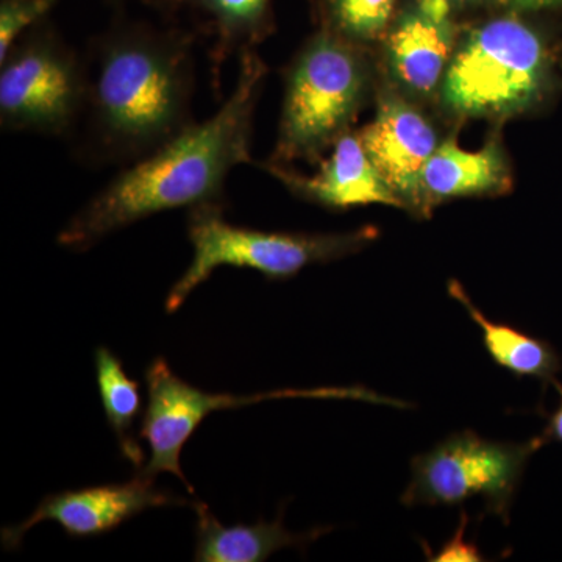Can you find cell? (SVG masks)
Instances as JSON below:
<instances>
[{
    "instance_id": "cell-16",
    "label": "cell",
    "mask_w": 562,
    "mask_h": 562,
    "mask_svg": "<svg viewBox=\"0 0 562 562\" xmlns=\"http://www.w3.org/2000/svg\"><path fill=\"white\" fill-rule=\"evenodd\" d=\"M449 294L464 306L471 319L479 325L487 353L501 368L517 376H535L543 382H557L554 373L560 371L561 362L549 342L525 335L512 325L487 319L473 305L468 292L458 281H450Z\"/></svg>"
},
{
    "instance_id": "cell-15",
    "label": "cell",
    "mask_w": 562,
    "mask_h": 562,
    "mask_svg": "<svg viewBox=\"0 0 562 562\" xmlns=\"http://www.w3.org/2000/svg\"><path fill=\"white\" fill-rule=\"evenodd\" d=\"M198 516L195 524V562H261L286 547L303 549L306 543L316 541L327 530L292 535L284 528L281 516L273 522L233 525L225 527L203 503H192Z\"/></svg>"
},
{
    "instance_id": "cell-12",
    "label": "cell",
    "mask_w": 562,
    "mask_h": 562,
    "mask_svg": "<svg viewBox=\"0 0 562 562\" xmlns=\"http://www.w3.org/2000/svg\"><path fill=\"white\" fill-rule=\"evenodd\" d=\"M447 0H420L403 14L387 40V61L406 91L428 95L438 90L453 57V27Z\"/></svg>"
},
{
    "instance_id": "cell-21",
    "label": "cell",
    "mask_w": 562,
    "mask_h": 562,
    "mask_svg": "<svg viewBox=\"0 0 562 562\" xmlns=\"http://www.w3.org/2000/svg\"><path fill=\"white\" fill-rule=\"evenodd\" d=\"M554 386L560 391L562 398V386L560 383L554 382ZM543 436L546 439H554V441L562 443V401L560 408L553 413V416L550 417L549 425H547L546 431H543Z\"/></svg>"
},
{
    "instance_id": "cell-10",
    "label": "cell",
    "mask_w": 562,
    "mask_h": 562,
    "mask_svg": "<svg viewBox=\"0 0 562 562\" xmlns=\"http://www.w3.org/2000/svg\"><path fill=\"white\" fill-rule=\"evenodd\" d=\"M375 168L403 206L424 213L420 177L438 136L420 111L397 95L380 99L375 120L358 133Z\"/></svg>"
},
{
    "instance_id": "cell-23",
    "label": "cell",
    "mask_w": 562,
    "mask_h": 562,
    "mask_svg": "<svg viewBox=\"0 0 562 562\" xmlns=\"http://www.w3.org/2000/svg\"><path fill=\"white\" fill-rule=\"evenodd\" d=\"M110 3H113V5L120 7L122 0H109Z\"/></svg>"
},
{
    "instance_id": "cell-17",
    "label": "cell",
    "mask_w": 562,
    "mask_h": 562,
    "mask_svg": "<svg viewBox=\"0 0 562 562\" xmlns=\"http://www.w3.org/2000/svg\"><path fill=\"white\" fill-rule=\"evenodd\" d=\"M94 361L106 422L116 435L122 457L139 471L146 464L144 450L133 436V425L140 413L139 384L125 373L120 358L106 347L95 350Z\"/></svg>"
},
{
    "instance_id": "cell-18",
    "label": "cell",
    "mask_w": 562,
    "mask_h": 562,
    "mask_svg": "<svg viewBox=\"0 0 562 562\" xmlns=\"http://www.w3.org/2000/svg\"><path fill=\"white\" fill-rule=\"evenodd\" d=\"M395 0H322L325 31L350 43L382 36L394 11Z\"/></svg>"
},
{
    "instance_id": "cell-13",
    "label": "cell",
    "mask_w": 562,
    "mask_h": 562,
    "mask_svg": "<svg viewBox=\"0 0 562 562\" xmlns=\"http://www.w3.org/2000/svg\"><path fill=\"white\" fill-rule=\"evenodd\" d=\"M168 16L184 14L210 40L214 91H221L225 65L257 50L272 31V0H149Z\"/></svg>"
},
{
    "instance_id": "cell-3",
    "label": "cell",
    "mask_w": 562,
    "mask_h": 562,
    "mask_svg": "<svg viewBox=\"0 0 562 562\" xmlns=\"http://www.w3.org/2000/svg\"><path fill=\"white\" fill-rule=\"evenodd\" d=\"M187 232L194 255L166 299L169 314L176 313L192 291L224 266L254 269L268 280H288L308 266L357 254L376 236L372 227L319 235L254 231L225 221L224 203L188 210Z\"/></svg>"
},
{
    "instance_id": "cell-11",
    "label": "cell",
    "mask_w": 562,
    "mask_h": 562,
    "mask_svg": "<svg viewBox=\"0 0 562 562\" xmlns=\"http://www.w3.org/2000/svg\"><path fill=\"white\" fill-rule=\"evenodd\" d=\"M265 168L291 191L327 209L344 210L369 203L403 206L369 158L358 133H344L333 144L330 158L322 162L316 176L301 177L273 162Z\"/></svg>"
},
{
    "instance_id": "cell-6",
    "label": "cell",
    "mask_w": 562,
    "mask_h": 562,
    "mask_svg": "<svg viewBox=\"0 0 562 562\" xmlns=\"http://www.w3.org/2000/svg\"><path fill=\"white\" fill-rule=\"evenodd\" d=\"M90 69L49 20L40 22L0 60V127L69 136L80 125Z\"/></svg>"
},
{
    "instance_id": "cell-9",
    "label": "cell",
    "mask_w": 562,
    "mask_h": 562,
    "mask_svg": "<svg viewBox=\"0 0 562 562\" xmlns=\"http://www.w3.org/2000/svg\"><path fill=\"white\" fill-rule=\"evenodd\" d=\"M176 505L192 506V503L158 490L151 476L139 473L135 480L124 484L47 495L31 517L16 527L3 528L0 538L3 549L18 550L27 531L46 520L60 525L70 538H95L116 530L146 509Z\"/></svg>"
},
{
    "instance_id": "cell-4",
    "label": "cell",
    "mask_w": 562,
    "mask_h": 562,
    "mask_svg": "<svg viewBox=\"0 0 562 562\" xmlns=\"http://www.w3.org/2000/svg\"><path fill=\"white\" fill-rule=\"evenodd\" d=\"M368 88V69L350 41L322 31L299 52L284 77L273 165L316 160L347 133Z\"/></svg>"
},
{
    "instance_id": "cell-5",
    "label": "cell",
    "mask_w": 562,
    "mask_h": 562,
    "mask_svg": "<svg viewBox=\"0 0 562 562\" xmlns=\"http://www.w3.org/2000/svg\"><path fill=\"white\" fill-rule=\"evenodd\" d=\"M549 58L541 36L516 18L473 31L441 83L442 102L461 116H506L527 109L541 92Z\"/></svg>"
},
{
    "instance_id": "cell-24",
    "label": "cell",
    "mask_w": 562,
    "mask_h": 562,
    "mask_svg": "<svg viewBox=\"0 0 562 562\" xmlns=\"http://www.w3.org/2000/svg\"><path fill=\"white\" fill-rule=\"evenodd\" d=\"M452 5L453 2H465V0H447Z\"/></svg>"
},
{
    "instance_id": "cell-2",
    "label": "cell",
    "mask_w": 562,
    "mask_h": 562,
    "mask_svg": "<svg viewBox=\"0 0 562 562\" xmlns=\"http://www.w3.org/2000/svg\"><path fill=\"white\" fill-rule=\"evenodd\" d=\"M195 40L179 24L117 16L92 41L85 157L128 166L195 122Z\"/></svg>"
},
{
    "instance_id": "cell-19",
    "label": "cell",
    "mask_w": 562,
    "mask_h": 562,
    "mask_svg": "<svg viewBox=\"0 0 562 562\" xmlns=\"http://www.w3.org/2000/svg\"><path fill=\"white\" fill-rule=\"evenodd\" d=\"M58 0H0V60L21 36L49 20Z\"/></svg>"
},
{
    "instance_id": "cell-14",
    "label": "cell",
    "mask_w": 562,
    "mask_h": 562,
    "mask_svg": "<svg viewBox=\"0 0 562 562\" xmlns=\"http://www.w3.org/2000/svg\"><path fill=\"white\" fill-rule=\"evenodd\" d=\"M509 180L508 162L497 143L469 151L449 140L436 147L422 171V201L427 211L446 199L506 191Z\"/></svg>"
},
{
    "instance_id": "cell-1",
    "label": "cell",
    "mask_w": 562,
    "mask_h": 562,
    "mask_svg": "<svg viewBox=\"0 0 562 562\" xmlns=\"http://www.w3.org/2000/svg\"><path fill=\"white\" fill-rule=\"evenodd\" d=\"M266 76L268 66L257 50L239 57L235 87L220 110L122 169L74 214L58 244L83 251L155 214L224 203L231 173L251 162L255 111Z\"/></svg>"
},
{
    "instance_id": "cell-7",
    "label": "cell",
    "mask_w": 562,
    "mask_h": 562,
    "mask_svg": "<svg viewBox=\"0 0 562 562\" xmlns=\"http://www.w3.org/2000/svg\"><path fill=\"white\" fill-rule=\"evenodd\" d=\"M494 442L471 430L457 432L412 461V482L402 494L405 506H454L482 498L486 512L509 522V509L527 462L546 443Z\"/></svg>"
},
{
    "instance_id": "cell-20",
    "label": "cell",
    "mask_w": 562,
    "mask_h": 562,
    "mask_svg": "<svg viewBox=\"0 0 562 562\" xmlns=\"http://www.w3.org/2000/svg\"><path fill=\"white\" fill-rule=\"evenodd\" d=\"M469 524V516L465 512L461 513L460 525H458L457 532H454L453 538L450 541L443 543L442 549L439 550L438 553L432 558H428L430 561L435 562H480L484 561L482 552H480L479 547L473 546V543L464 541L465 527Z\"/></svg>"
},
{
    "instance_id": "cell-8",
    "label": "cell",
    "mask_w": 562,
    "mask_h": 562,
    "mask_svg": "<svg viewBox=\"0 0 562 562\" xmlns=\"http://www.w3.org/2000/svg\"><path fill=\"white\" fill-rule=\"evenodd\" d=\"M146 383L149 403L140 425L139 438L149 442L150 457L139 473L151 479L161 472L172 473L181 480L190 494H194V487L181 471V450L211 413L286 397L366 398L382 402L373 397L372 392L360 387L286 390L254 395L211 394L181 380L162 358H155L150 362L146 371Z\"/></svg>"
},
{
    "instance_id": "cell-22",
    "label": "cell",
    "mask_w": 562,
    "mask_h": 562,
    "mask_svg": "<svg viewBox=\"0 0 562 562\" xmlns=\"http://www.w3.org/2000/svg\"><path fill=\"white\" fill-rule=\"evenodd\" d=\"M512 5L520 7V9H541V7L554 5L561 3L562 0H505Z\"/></svg>"
}]
</instances>
